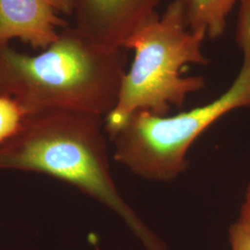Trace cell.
<instances>
[{
  "mask_svg": "<svg viewBox=\"0 0 250 250\" xmlns=\"http://www.w3.org/2000/svg\"><path fill=\"white\" fill-rule=\"evenodd\" d=\"M125 48L101 45L76 27L37 55L0 45V97L23 116L68 110L103 117L116 106L127 72Z\"/></svg>",
  "mask_w": 250,
  "mask_h": 250,
  "instance_id": "cell-1",
  "label": "cell"
},
{
  "mask_svg": "<svg viewBox=\"0 0 250 250\" xmlns=\"http://www.w3.org/2000/svg\"><path fill=\"white\" fill-rule=\"evenodd\" d=\"M107 137L103 117L68 110L24 116L0 144V170L41 172L64 181L120 217L146 250H168L119 191Z\"/></svg>",
  "mask_w": 250,
  "mask_h": 250,
  "instance_id": "cell-2",
  "label": "cell"
},
{
  "mask_svg": "<svg viewBox=\"0 0 250 250\" xmlns=\"http://www.w3.org/2000/svg\"><path fill=\"white\" fill-rule=\"evenodd\" d=\"M204 29L191 30L186 0H173L161 14L142 27L126 43L134 58L125 73L119 99L105 121L110 139L137 111L166 116L170 107H182L188 97L203 89L201 76H183L190 65L208 62L203 52Z\"/></svg>",
  "mask_w": 250,
  "mask_h": 250,
  "instance_id": "cell-3",
  "label": "cell"
},
{
  "mask_svg": "<svg viewBox=\"0 0 250 250\" xmlns=\"http://www.w3.org/2000/svg\"><path fill=\"white\" fill-rule=\"evenodd\" d=\"M239 46L244 56L241 70L224 94L172 116L134 112L109 139L115 161L150 182H171L184 173L188 151L200 134L232 110L250 107V39Z\"/></svg>",
  "mask_w": 250,
  "mask_h": 250,
  "instance_id": "cell-4",
  "label": "cell"
},
{
  "mask_svg": "<svg viewBox=\"0 0 250 250\" xmlns=\"http://www.w3.org/2000/svg\"><path fill=\"white\" fill-rule=\"evenodd\" d=\"M161 0H72L75 27L99 44L125 48L132 36L159 15L157 8Z\"/></svg>",
  "mask_w": 250,
  "mask_h": 250,
  "instance_id": "cell-5",
  "label": "cell"
},
{
  "mask_svg": "<svg viewBox=\"0 0 250 250\" xmlns=\"http://www.w3.org/2000/svg\"><path fill=\"white\" fill-rule=\"evenodd\" d=\"M72 13V0H0V45L18 39L45 49L59 38Z\"/></svg>",
  "mask_w": 250,
  "mask_h": 250,
  "instance_id": "cell-6",
  "label": "cell"
},
{
  "mask_svg": "<svg viewBox=\"0 0 250 250\" xmlns=\"http://www.w3.org/2000/svg\"><path fill=\"white\" fill-rule=\"evenodd\" d=\"M248 0H186L187 19L191 30L204 29L207 36L217 39L224 35L232 9Z\"/></svg>",
  "mask_w": 250,
  "mask_h": 250,
  "instance_id": "cell-7",
  "label": "cell"
},
{
  "mask_svg": "<svg viewBox=\"0 0 250 250\" xmlns=\"http://www.w3.org/2000/svg\"><path fill=\"white\" fill-rule=\"evenodd\" d=\"M23 117L13 100L0 97V144L15 133Z\"/></svg>",
  "mask_w": 250,
  "mask_h": 250,
  "instance_id": "cell-8",
  "label": "cell"
},
{
  "mask_svg": "<svg viewBox=\"0 0 250 250\" xmlns=\"http://www.w3.org/2000/svg\"><path fill=\"white\" fill-rule=\"evenodd\" d=\"M229 241L231 250H250V232L235 222L229 229Z\"/></svg>",
  "mask_w": 250,
  "mask_h": 250,
  "instance_id": "cell-9",
  "label": "cell"
},
{
  "mask_svg": "<svg viewBox=\"0 0 250 250\" xmlns=\"http://www.w3.org/2000/svg\"><path fill=\"white\" fill-rule=\"evenodd\" d=\"M250 37V0L241 5L240 14L237 24V43Z\"/></svg>",
  "mask_w": 250,
  "mask_h": 250,
  "instance_id": "cell-10",
  "label": "cell"
},
{
  "mask_svg": "<svg viewBox=\"0 0 250 250\" xmlns=\"http://www.w3.org/2000/svg\"><path fill=\"white\" fill-rule=\"evenodd\" d=\"M236 222L243 225L250 232V183L246 190L245 197L239 212V217Z\"/></svg>",
  "mask_w": 250,
  "mask_h": 250,
  "instance_id": "cell-11",
  "label": "cell"
}]
</instances>
